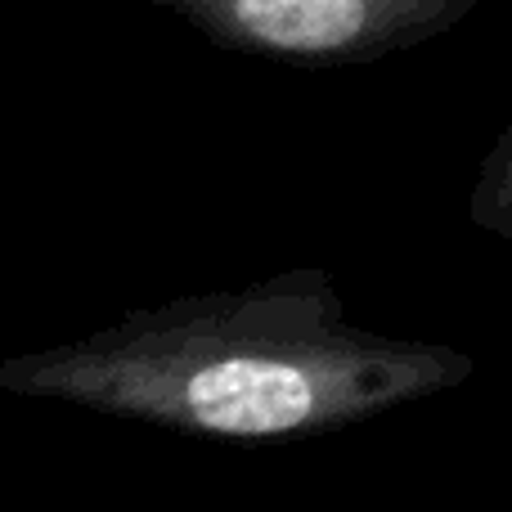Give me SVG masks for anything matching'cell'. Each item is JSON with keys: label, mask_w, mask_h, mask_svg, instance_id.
Instances as JSON below:
<instances>
[{"label": "cell", "mask_w": 512, "mask_h": 512, "mask_svg": "<svg viewBox=\"0 0 512 512\" xmlns=\"http://www.w3.org/2000/svg\"><path fill=\"white\" fill-rule=\"evenodd\" d=\"M477 360L351 324L333 274L140 306L86 337L0 360V391L234 445L328 436L454 391Z\"/></svg>", "instance_id": "6da1fadb"}, {"label": "cell", "mask_w": 512, "mask_h": 512, "mask_svg": "<svg viewBox=\"0 0 512 512\" xmlns=\"http://www.w3.org/2000/svg\"><path fill=\"white\" fill-rule=\"evenodd\" d=\"M230 54L283 68H360L454 32L481 0H153Z\"/></svg>", "instance_id": "7a4b0ae2"}, {"label": "cell", "mask_w": 512, "mask_h": 512, "mask_svg": "<svg viewBox=\"0 0 512 512\" xmlns=\"http://www.w3.org/2000/svg\"><path fill=\"white\" fill-rule=\"evenodd\" d=\"M468 221L512 248V126L481 158L477 185L468 194Z\"/></svg>", "instance_id": "3957f363"}]
</instances>
